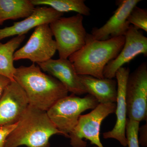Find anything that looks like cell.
Instances as JSON below:
<instances>
[{
	"mask_svg": "<svg viewBox=\"0 0 147 147\" xmlns=\"http://www.w3.org/2000/svg\"><path fill=\"white\" fill-rule=\"evenodd\" d=\"M13 79L26 95L29 104L47 112L58 100L68 95L65 87L57 79L42 72L38 65L16 68Z\"/></svg>",
	"mask_w": 147,
	"mask_h": 147,
	"instance_id": "6da1fadb",
	"label": "cell"
},
{
	"mask_svg": "<svg viewBox=\"0 0 147 147\" xmlns=\"http://www.w3.org/2000/svg\"><path fill=\"white\" fill-rule=\"evenodd\" d=\"M125 40L124 36L97 40L94 39L90 34L87 33L85 45L68 59L78 75L103 79L105 66L117 57L122 49Z\"/></svg>",
	"mask_w": 147,
	"mask_h": 147,
	"instance_id": "7a4b0ae2",
	"label": "cell"
},
{
	"mask_svg": "<svg viewBox=\"0 0 147 147\" xmlns=\"http://www.w3.org/2000/svg\"><path fill=\"white\" fill-rule=\"evenodd\" d=\"M55 134L63 135L47 112L29 105L7 138L4 147H50L49 140Z\"/></svg>",
	"mask_w": 147,
	"mask_h": 147,
	"instance_id": "3957f363",
	"label": "cell"
},
{
	"mask_svg": "<svg viewBox=\"0 0 147 147\" xmlns=\"http://www.w3.org/2000/svg\"><path fill=\"white\" fill-rule=\"evenodd\" d=\"M99 103L92 96L81 98L71 94L58 100L47 111V115L63 135L69 138L80 116L88 110H93Z\"/></svg>",
	"mask_w": 147,
	"mask_h": 147,
	"instance_id": "277c9868",
	"label": "cell"
},
{
	"mask_svg": "<svg viewBox=\"0 0 147 147\" xmlns=\"http://www.w3.org/2000/svg\"><path fill=\"white\" fill-rule=\"evenodd\" d=\"M83 20V15L77 13L71 17L62 16L49 24L59 58L68 59L85 45L87 33Z\"/></svg>",
	"mask_w": 147,
	"mask_h": 147,
	"instance_id": "5b68a950",
	"label": "cell"
},
{
	"mask_svg": "<svg viewBox=\"0 0 147 147\" xmlns=\"http://www.w3.org/2000/svg\"><path fill=\"white\" fill-rule=\"evenodd\" d=\"M115 103L98 104L91 112L81 115L77 124L69 134L70 145L73 147H86L90 142L97 147H104L100 142V126L102 121L109 115L115 113Z\"/></svg>",
	"mask_w": 147,
	"mask_h": 147,
	"instance_id": "8992f818",
	"label": "cell"
},
{
	"mask_svg": "<svg viewBox=\"0 0 147 147\" xmlns=\"http://www.w3.org/2000/svg\"><path fill=\"white\" fill-rule=\"evenodd\" d=\"M127 118L140 122L147 121V64L144 62L129 73L125 90Z\"/></svg>",
	"mask_w": 147,
	"mask_h": 147,
	"instance_id": "52a82bcc",
	"label": "cell"
},
{
	"mask_svg": "<svg viewBox=\"0 0 147 147\" xmlns=\"http://www.w3.org/2000/svg\"><path fill=\"white\" fill-rule=\"evenodd\" d=\"M49 24L35 28L26 43L14 53L13 61L28 59L38 64L52 59L57 50Z\"/></svg>",
	"mask_w": 147,
	"mask_h": 147,
	"instance_id": "ba28073f",
	"label": "cell"
},
{
	"mask_svg": "<svg viewBox=\"0 0 147 147\" xmlns=\"http://www.w3.org/2000/svg\"><path fill=\"white\" fill-rule=\"evenodd\" d=\"M122 49L117 57L110 61L103 70L104 78L114 79L118 69L140 55L147 56V38L143 32L130 25L124 36Z\"/></svg>",
	"mask_w": 147,
	"mask_h": 147,
	"instance_id": "9c48e42d",
	"label": "cell"
},
{
	"mask_svg": "<svg viewBox=\"0 0 147 147\" xmlns=\"http://www.w3.org/2000/svg\"><path fill=\"white\" fill-rule=\"evenodd\" d=\"M29 105L24 90L11 81L0 99V127L17 123Z\"/></svg>",
	"mask_w": 147,
	"mask_h": 147,
	"instance_id": "30bf717a",
	"label": "cell"
},
{
	"mask_svg": "<svg viewBox=\"0 0 147 147\" xmlns=\"http://www.w3.org/2000/svg\"><path fill=\"white\" fill-rule=\"evenodd\" d=\"M141 0L117 1V8L113 16L102 26L92 29L91 35L94 39L103 40L110 38L124 36L130 24L127 21L131 9Z\"/></svg>",
	"mask_w": 147,
	"mask_h": 147,
	"instance_id": "8fae6325",
	"label": "cell"
},
{
	"mask_svg": "<svg viewBox=\"0 0 147 147\" xmlns=\"http://www.w3.org/2000/svg\"><path fill=\"white\" fill-rule=\"evenodd\" d=\"M129 73V68L123 67L119 68L116 72L115 77L117 84V95L115 113L117 121L112 130L102 134L104 139H116L123 147L127 146V143L125 135V126L127 119L125 90Z\"/></svg>",
	"mask_w": 147,
	"mask_h": 147,
	"instance_id": "7c38bea8",
	"label": "cell"
},
{
	"mask_svg": "<svg viewBox=\"0 0 147 147\" xmlns=\"http://www.w3.org/2000/svg\"><path fill=\"white\" fill-rule=\"evenodd\" d=\"M42 71L47 72L59 80L68 92L76 95L87 94L72 63L68 59H50L42 63L38 64Z\"/></svg>",
	"mask_w": 147,
	"mask_h": 147,
	"instance_id": "4fadbf2b",
	"label": "cell"
},
{
	"mask_svg": "<svg viewBox=\"0 0 147 147\" xmlns=\"http://www.w3.org/2000/svg\"><path fill=\"white\" fill-rule=\"evenodd\" d=\"M63 15L64 13L50 7H38L30 16L23 21L15 22L10 27L0 29V41L9 37L24 35L31 29L42 24H50Z\"/></svg>",
	"mask_w": 147,
	"mask_h": 147,
	"instance_id": "5bb4252c",
	"label": "cell"
},
{
	"mask_svg": "<svg viewBox=\"0 0 147 147\" xmlns=\"http://www.w3.org/2000/svg\"><path fill=\"white\" fill-rule=\"evenodd\" d=\"M86 93L92 96L99 104L115 103L117 95L116 80L104 78L100 79L90 75H79Z\"/></svg>",
	"mask_w": 147,
	"mask_h": 147,
	"instance_id": "9a60e30c",
	"label": "cell"
},
{
	"mask_svg": "<svg viewBox=\"0 0 147 147\" xmlns=\"http://www.w3.org/2000/svg\"><path fill=\"white\" fill-rule=\"evenodd\" d=\"M35 8L31 0H0V26L7 20L26 18Z\"/></svg>",
	"mask_w": 147,
	"mask_h": 147,
	"instance_id": "2e32d148",
	"label": "cell"
},
{
	"mask_svg": "<svg viewBox=\"0 0 147 147\" xmlns=\"http://www.w3.org/2000/svg\"><path fill=\"white\" fill-rule=\"evenodd\" d=\"M26 38L25 35L17 36L5 43L0 42V74L12 81L16 68L13 65V55Z\"/></svg>",
	"mask_w": 147,
	"mask_h": 147,
	"instance_id": "e0dca14e",
	"label": "cell"
},
{
	"mask_svg": "<svg viewBox=\"0 0 147 147\" xmlns=\"http://www.w3.org/2000/svg\"><path fill=\"white\" fill-rule=\"evenodd\" d=\"M31 1L35 6H49L61 13L74 11L83 16L90 15V9L86 5L84 0H31Z\"/></svg>",
	"mask_w": 147,
	"mask_h": 147,
	"instance_id": "ac0fdd59",
	"label": "cell"
},
{
	"mask_svg": "<svg viewBox=\"0 0 147 147\" xmlns=\"http://www.w3.org/2000/svg\"><path fill=\"white\" fill-rule=\"evenodd\" d=\"M127 21L137 30L147 32V11L145 9L135 6L129 14Z\"/></svg>",
	"mask_w": 147,
	"mask_h": 147,
	"instance_id": "d6986e66",
	"label": "cell"
},
{
	"mask_svg": "<svg viewBox=\"0 0 147 147\" xmlns=\"http://www.w3.org/2000/svg\"><path fill=\"white\" fill-rule=\"evenodd\" d=\"M140 122L127 119L125 135L128 147H140L138 141V133Z\"/></svg>",
	"mask_w": 147,
	"mask_h": 147,
	"instance_id": "ffe728a7",
	"label": "cell"
},
{
	"mask_svg": "<svg viewBox=\"0 0 147 147\" xmlns=\"http://www.w3.org/2000/svg\"><path fill=\"white\" fill-rule=\"evenodd\" d=\"M16 124L17 123L0 127V147H4L7 138L16 127Z\"/></svg>",
	"mask_w": 147,
	"mask_h": 147,
	"instance_id": "44dd1931",
	"label": "cell"
},
{
	"mask_svg": "<svg viewBox=\"0 0 147 147\" xmlns=\"http://www.w3.org/2000/svg\"><path fill=\"white\" fill-rule=\"evenodd\" d=\"M147 122L146 124L139 127L138 135V141L139 144L142 145L143 147H147Z\"/></svg>",
	"mask_w": 147,
	"mask_h": 147,
	"instance_id": "7402d4cb",
	"label": "cell"
},
{
	"mask_svg": "<svg viewBox=\"0 0 147 147\" xmlns=\"http://www.w3.org/2000/svg\"><path fill=\"white\" fill-rule=\"evenodd\" d=\"M11 81L8 77L0 74V99L2 96L5 90Z\"/></svg>",
	"mask_w": 147,
	"mask_h": 147,
	"instance_id": "603a6c76",
	"label": "cell"
},
{
	"mask_svg": "<svg viewBox=\"0 0 147 147\" xmlns=\"http://www.w3.org/2000/svg\"><path fill=\"white\" fill-rule=\"evenodd\" d=\"M93 147H97V146H94Z\"/></svg>",
	"mask_w": 147,
	"mask_h": 147,
	"instance_id": "cb8c5ba5",
	"label": "cell"
}]
</instances>
